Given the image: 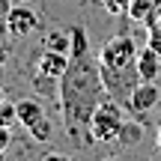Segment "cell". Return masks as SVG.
I'll return each mask as SVG.
<instances>
[{
  "instance_id": "e0dca14e",
  "label": "cell",
  "mask_w": 161,
  "mask_h": 161,
  "mask_svg": "<svg viewBox=\"0 0 161 161\" xmlns=\"http://www.w3.org/2000/svg\"><path fill=\"white\" fill-rule=\"evenodd\" d=\"M128 3H131V0H102V6L110 12V15H125Z\"/></svg>"
},
{
  "instance_id": "4fadbf2b",
  "label": "cell",
  "mask_w": 161,
  "mask_h": 161,
  "mask_svg": "<svg viewBox=\"0 0 161 161\" xmlns=\"http://www.w3.org/2000/svg\"><path fill=\"white\" fill-rule=\"evenodd\" d=\"M143 140V125L140 122H122V128H119V137H116V143H122V146H134V143H140Z\"/></svg>"
},
{
  "instance_id": "ffe728a7",
  "label": "cell",
  "mask_w": 161,
  "mask_h": 161,
  "mask_svg": "<svg viewBox=\"0 0 161 161\" xmlns=\"http://www.w3.org/2000/svg\"><path fill=\"white\" fill-rule=\"evenodd\" d=\"M42 161H69V158H66V155H57V152H51V155H45Z\"/></svg>"
},
{
  "instance_id": "6da1fadb",
  "label": "cell",
  "mask_w": 161,
  "mask_h": 161,
  "mask_svg": "<svg viewBox=\"0 0 161 161\" xmlns=\"http://www.w3.org/2000/svg\"><path fill=\"white\" fill-rule=\"evenodd\" d=\"M108 96L102 84V72H98V57L92 60V54L84 57H72L69 69L63 72L57 84V102L63 110V122L69 137L80 146H90V119L92 110L102 104V98Z\"/></svg>"
},
{
  "instance_id": "2e32d148",
  "label": "cell",
  "mask_w": 161,
  "mask_h": 161,
  "mask_svg": "<svg viewBox=\"0 0 161 161\" xmlns=\"http://www.w3.org/2000/svg\"><path fill=\"white\" fill-rule=\"evenodd\" d=\"M9 9H12V0H0V45H6V42H9V27H6Z\"/></svg>"
},
{
  "instance_id": "ac0fdd59",
  "label": "cell",
  "mask_w": 161,
  "mask_h": 161,
  "mask_svg": "<svg viewBox=\"0 0 161 161\" xmlns=\"http://www.w3.org/2000/svg\"><path fill=\"white\" fill-rule=\"evenodd\" d=\"M9 140H12L9 128H6V125H0V155H3V152L9 149Z\"/></svg>"
},
{
  "instance_id": "3957f363",
  "label": "cell",
  "mask_w": 161,
  "mask_h": 161,
  "mask_svg": "<svg viewBox=\"0 0 161 161\" xmlns=\"http://www.w3.org/2000/svg\"><path fill=\"white\" fill-rule=\"evenodd\" d=\"M15 110H18V122L27 128V134L33 140L48 143L54 137V125H51V119H48L39 98H21V102H15Z\"/></svg>"
},
{
  "instance_id": "5b68a950",
  "label": "cell",
  "mask_w": 161,
  "mask_h": 161,
  "mask_svg": "<svg viewBox=\"0 0 161 161\" xmlns=\"http://www.w3.org/2000/svg\"><path fill=\"white\" fill-rule=\"evenodd\" d=\"M98 72H102V84H104V90H108V96L128 108V98H131L134 86L140 84L137 66H131V69H110V66L98 63Z\"/></svg>"
},
{
  "instance_id": "30bf717a",
  "label": "cell",
  "mask_w": 161,
  "mask_h": 161,
  "mask_svg": "<svg viewBox=\"0 0 161 161\" xmlns=\"http://www.w3.org/2000/svg\"><path fill=\"white\" fill-rule=\"evenodd\" d=\"M155 12H158V0H131L128 3V9H125V15L131 18V21H137V24H152L155 21Z\"/></svg>"
},
{
  "instance_id": "9c48e42d",
  "label": "cell",
  "mask_w": 161,
  "mask_h": 161,
  "mask_svg": "<svg viewBox=\"0 0 161 161\" xmlns=\"http://www.w3.org/2000/svg\"><path fill=\"white\" fill-rule=\"evenodd\" d=\"M137 75L140 80H158L161 75V54L155 51V48H140L137 51Z\"/></svg>"
},
{
  "instance_id": "44dd1931",
  "label": "cell",
  "mask_w": 161,
  "mask_h": 161,
  "mask_svg": "<svg viewBox=\"0 0 161 161\" xmlns=\"http://www.w3.org/2000/svg\"><path fill=\"white\" fill-rule=\"evenodd\" d=\"M155 143H158V152H161V125H158V134H155Z\"/></svg>"
},
{
  "instance_id": "9a60e30c",
  "label": "cell",
  "mask_w": 161,
  "mask_h": 161,
  "mask_svg": "<svg viewBox=\"0 0 161 161\" xmlns=\"http://www.w3.org/2000/svg\"><path fill=\"white\" fill-rule=\"evenodd\" d=\"M146 45L155 48V51L161 54V18H155V21L146 27Z\"/></svg>"
},
{
  "instance_id": "ba28073f",
  "label": "cell",
  "mask_w": 161,
  "mask_h": 161,
  "mask_svg": "<svg viewBox=\"0 0 161 161\" xmlns=\"http://www.w3.org/2000/svg\"><path fill=\"white\" fill-rule=\"evenodd\" d=\"M69 54H63V51H48V48H42V54H39V60H36V72L39 75H45V78H54V80H60L63 78V72L69 69Z\"/></svg>"
},
{
  "instance_id": "7c38bea8",
  "label": "cell",
  "mask_w": 161,
  "mask_h": 161,
  "mask_svg": "<svg viewBox=\"0 0 161 161\" xmlns=\"http://www.w3.org/2000/svg\"><path fill=\"white\" fill-rule=\"evenodd\" d=\"M42 48L48 51H63L69 54V30H48L45 39H42Z\"/></svg>"
},
{
  "instance_id": "603a6c76",
  "label": "cell",
  "mask_w": 161,
  "mask_h": 161,
  "mask_svg": "<svg viewBox=\"0 0 161 161\" xmlns=\"http://www.w3.org/2000/svg\"><path fill=\"white\" fill-rule=\"evenodd\" d=\"M104 161H116V158H104Z\"/></svg>"
},
{
  "instance_id": "d6986e66",
  "label": "cell",
  "mask_w": 161,
  "mask_h": 161,
  "mask_svg": "<svg viewBox=\"0 0 161 161\" xmlns=\"http://www.w3.org/2000/svg\"><path fill=\"white\" fill-rule=\"evenodd\" d=\"M6 60H9V42H6V45H0V69H3Z\"/></svg>"
},
{
  "instance_id": "5bb4252c",
  "label": "cell",
  "mask_w": 161,
  "mask_h": 161,
  "mask_svg": "<svg viewBox=\"0 0 161 161\" xmlns=\"http://www.w3.org/2000/svg\"><path fill=\"white\" fill-rule=\"evenodd\" d=\"M12 122H18V110H15V102H0V125L12 128Z\"/></svg>"
},
{
  "instance_id": "8fae6325",
  "label": "cell",
  "mask_w": 161,
  "mask_h": 161,
  "mask_svg": "<svg viewBox=\"0 0 161 161\" xmlns=\"http://www.w3.org/2000/svg\"><path fill=\"white\" fill-rule=\"evenodd\" d=\"M84 54H90V39H86V30L75 24L69 27V57H84Z\"/></svg>"
},
{
  "instance_id": "7402d4cb",
  "label": "cell",
  "mask_w": 161,
  "mask_h": 161,
  "mask_svg": "<svg viewBox=\"0 0 161 161\" xmlns=\"http://www.w3.org/2000/svg\"><path fill=\"white\" fill-rule=\"evenodd\" d=\"M12 3H30V0H12Z\"/></svg>"
},
{
  "instance_id": "8992f818",
  "label": "cell",
  "mask_w": 161,
  "mask_h": 161,
  "mask_svg": "<svg viewBox=\"0 0 161 161\" xmlns=\"http://www.w3.org/2000/svg\"><path fill=\"white\" fill-rule=\"evenodd\" d=\"M6 27H9V39H27L30 33L39 30V15H36L27 3H12L9 18H6Z\"/></svg>"
},
{
  "instance_id": "277c9868",
  "label": "cell",
  "mask_w": 161,
  "mask_h": 161,
  "mask_svg": "<svg viewBox=\"0 0 161 161\" xmlns=\"http://www.w3.org/2000/svg\"><path fill=\"white\" fill-rule=\"evenodd\" d=\"M137 51L140 48L134 45V39L128 33H116L102 45L98 63L110 66V69H131V66H137Z\"/></svg>"
},
{
  "instance_id": "52a82bcc",
  "label": "cell",
  "mask_w": 161,
  "mask_h": 161,
  "mask_svg": "<svg viewBox=\"0 0 161 161\" xmlns=\"http://www.w3.org/2000/svg\"><path fill=\"white\" fill-rule=\"evenodd\" d=\"M161 102V90L155 80H140L137 86H134L131 98H128V110H131L137 119H143V116H149L152 110H155V104Z\"/></svg>"
},
{
  "instance_id": "7a4b0ae2",
  "label": "cell",
  "mask_w": 161,
  "mask_h": 161,
  "mask_svg": "<svg viewBox=\"0 0 161 161\" xmlns=\"http://www.w3.org/2000/svg\"><path fill=\"white\" fill-rule=\"evenodd\" d=\"M122 110H125V104H119L116 98H110V96L102 98V104L92 110V119H90V140L92 143H114L119 137V128L125 122Z\"/></svg>"
}]
</instances>
